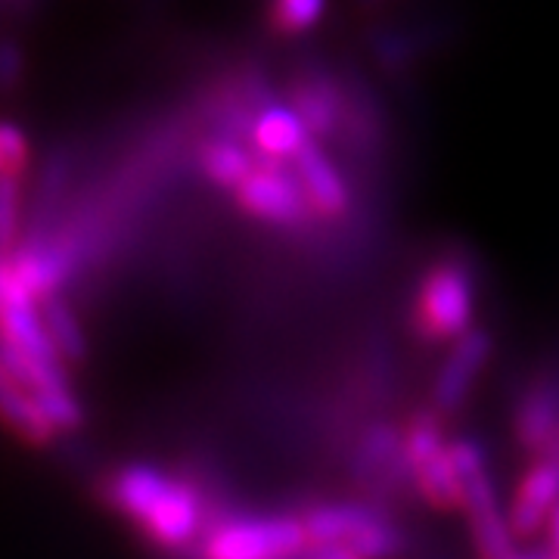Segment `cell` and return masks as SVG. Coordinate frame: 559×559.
<instances>
[{"label": "cell", "mask_w": 559, "mask_h": 559, "mask_svg": "<svg viewBox=\"0 0 559 559\" xmlns=\"http://www.w3.org/2000/svg\"><path fill=\"white\" fill-rule=\"evenodd\" d=\"M479 277L476 264L460 252H448L426 264L414 286L411 330L426 345H451L476 323Z\"/></svg>", "instance_id": "obj_1"}, {"label": "cell", "mask_w": 559, "mask_h": 559, "mask_svg": "<svg viewBox=\"0 0 559 559\" xmlns=\"http://www.w3.org/2000/svg\"><path fill=\"white\" fill-rule=\"evenodd\" d=\"M448 457L454 463L460 491H463V516L469 528V544L476 559H507L513 557L516 532L510 525V513L503 510L498 485L491 479L488 454L476 439H454L448 444Z\"/></svg>", "instance_id": "obj_2"}, {"label": "cell", "mask_w": 559, "mask_h": 559, "mask_svg": "<svg viewBox=\"0 0 559 559\" xmlns=\"http://www.w3.org/2000/svg\"><path fill=\"white\" fill-rule=\"evenodd\" d=\"M311 547L301 516L230 513L205 528L200 559H299Z\"/></svg>", "instance_id": "obj_3"}, {"label": "cell", "mask_w": 559, "mask_h": 559, "mask_svg": "<svg viewBox=\"0 0 559 559\" xmlns=\"http://www.w3.org/2000/svg\"><path fill=\"white\" fill-rule=\"evenodd\" d=\"M352 479L364 491V500L389 510V500L401 498L414 488V476L404 460L401 426L392 423H370L358 436L352 451Z\"/></svg>", "instance_id": "obj_4"}, {"label": "cell", "mask_w": 559, "mask_h": 559, "mask_svg": "<svg viewBox=\"0 0 559 559\" xmlns=\"http://www.w3.org/2000/svg\"><path fill=\"white\" fill-rule=\"evenodd\" d=\"M286 103L296 109L308 138L318 143L336 140L348 106L345 69L323 60L299 62L286 81Z\"/></svg>", "instance_id": "obj_5"}, {"label": "cell", "mask_w": 559, "mask_h": 559, "mask_svg": "<svg viewBox=\"0 0 559 559\" xmlns=\"http://www.w3.org/2000/svg\"><path fill=\"white\" fill-rule=\"evenodd\" d=\"M234 202L249 218L280 230H301L314 218L289 162H259V168L234 193Z\"/></svg>", "instance_id": "obj_6"}, {"label": "cell", "mask_w": 559, "mask_h": 559, "mask_svg": "<svg viewBox=\"0 0 559 559\" xmlns=\"http://www.w3.org/2000/svg\"><path fill=\"white\" fill-rule=\"evenodd\" d=\"M510 429L528 460L550 457L559 448V367H544L525 382L510 414Z\"/></svg>", "instance_id": "obj_7"}, {"label": "cell", "mask_w": 559, "mask_h": 559, "mask_svg": "<svg viewBox=\"0 0 559 559\" xmlns=\"http://www.w3.org/2000/svg\"><path fill=\"white\" fill-rule=\"evenodd\" d=\"M491 355H495V336L485 326H473L457 342H451L429 389V407L444 419L454 417L473 395Z\"/></svg>", "instance_id": "obj_8"}, {"label": "cell", "mask_w": 559, "mask_h": 559, "mask_svg": "<svg viewBox=\"0 0 559 559\" xmlns=\"http://www.w3.org/2000/svg\"><path fill=\"white\" fill-rule=\"evenodd\" d=\"M178 485L180 473H168V469H162L159 463H150V460H134V463L119 466L106 479L103 491H106V503L119 516L143 528L159 513L162 503L178 491Z\"/></svg>", "instance_id": "obj_9"}, {"label": "cell", "mask_w": 559, "mask_h": 559, "mask_svg": "<svg viewBox=\"0 0 559 559\" xmlns=\"http://www.w3.org/2000/svg\"><path fill=\"white\" fill-rule=\"evenodd\" d=\"M448 38H451V28L441 20L380 22L367 32V50L382 72L404 75Z\"/></svg>", "instance_id": "obj_10"}, {"label": "cell", "mask_w": 559, "mask_h": 559, "mask_svg": "<svg viewBox=\"0 0 559 559\" xmlns=\"http://www.w3.org/2000/svg\"><path fill=\"white\" fill-rule=\"evenodd\" d=\"M293 171L299 178L301 190H305V200L311 205L314 218L336 221L342 218L352 200H355V190H352V180L345 175L340 162L326 153V146L318 140H308L299 153L293 156Z\"/></svg>", "instance_id": "obj_11"}, {"label": "cell", "mask_w": 559, "mask_h": 559, "mask_svg": "<svg viewBox=\"0 0 559 559\" xmlns=\"http://www.w3.org/2000/svg\"><path fill=\"white\" fill-rule=\"evenodd\" d=\"M559 503V457H540L528 463L510 500V525L516 538H535L547 525Z\"/></svg>", "instance_id": "obj_12"}, {"label": "cell", "mask_w": 559, "mask_h": 559, "mask_svg": "<svg viewBox=\"0 0 559 559\" xmlns=\"http://www.w3.org/2000/svg\"><path fill=\"white\" fill-rule=\"evenodd\" d=\"M382 510L370 500H320L301 510V525L308 532L311 544H352L367 525L385 516Z\"/></svg>", "instance_id": "obj_13"}, {"label": "cell", "mask_w": 559, "mask_h": 559, "mask_svg": "<svg viewBox=\"0 0 559 559\" xmlns=\"http://www.w3.org/2000/svg\"><path fill=\"white\" fill-rule=\"evenodd\" d=\"M193 162L200 168V175L212 187H218L224 193H237L242 183L249 180V175L259 168V156L252 153L249 143L230 138H218L209 134L197 143L193 150Z\"/></svg>", "instance_id": "obj_14"}, {"label": "cell", "mask_w": 559, "mask_h": 559, "mask_svg": "<svg viewBox=\"0 0 559 559\" xmlns=\"http://www.w3.org/2000/svg\"><path fill=\"white\" fill-rule=\"evenodd\" d=\"M308 140L311 138H308L305 124L286 100L271 103L267 109H261L252 121V131H249V146L261 162H293V156Z\"/></svg>", "instance_id": "obj_15"}, {"label": "cell", "mask_w": 559, "mask_h": 559, "mask_svg": "<svg viewBox=\"0 0 559 559\" xmlns=\"http://www.w3.org/2000/svg\"><path fill=\"white\" fill-rule=\"evenodd\" d=\"M0 423L28 444H50L60 432L40 414L38 401L0 367Z\"/></svg>", "instance_id": "obj_16"}, {"label": "cell", "mask_w": 559, "mask_h": 559, "mask_svg": "<svg viewBox=\"0 0 559 559\" xmlns=\"http://www.w3.org/2000/svg\"><path fill=\"white\" fill-rule=\"evenodd\" d=\"M40 318H44L47 336L53 342V348L60 352L66 367H75V364L87 360V352H91L87 333H84L79 314L66 296H50V299L40 301Z\"/></svg>", "instance_id": "obj_17"}, {"label": "cell", "mask_w": 559, "mask_h": 559, "mask_svg": "<svg viewBox=\"0 0 559 559\" xmlns=\"http://www.w3.org/2000/svg\"><path fill=\"white\" fill-rule=\"evenodd\" d=\"M414 491L436 513H454L463 507V491H460L454 463L448 457V448L414 473Z\"/></svg>", "instance_id": "obj_18"}, {"label": "cell", "mask_w": 559, "mask_h": 559, "mask_svg": "<svg viewBox=\"0 0 559 559\" xmlns=\"http://www.w3.org/2000/svg\"><path fill=\"white\" fill-rule=\"evenodd\" d=\"M401 444H404L407 469L414 476L423 463H429L436 454H441L448 448V441H444V417L436 414L432 407L417 411L414 417L401 426Z\"/></svg>", "instance_id": "obj_19"}, {"label": "cell", "mask_w": 559, "mask_h": 559, "mask_svg": "<svg viewBox=\"0 0 559 559\" xmlns=\"http://www.w3.org/2000/svg\"><path fill=\"white\" fill-rule=\"evenodd\" d=\"M330 0H267V28L280 38L308 35L323 16Z\"/></svg>", "instance_id": "obj_20"}, {"label": "cell", "mask_w": 559, "mask_h": 559, "mask_svg": "<svg viewBox=\"0 0 559 559\" xmlns=\"http://www.w3.org/2000/svg\"><path fill=\"white\" fill-rule=\"evenodd\" d=\"M360 559H401L407 554V535L392 513H385L373 525H367L358 538L348 544Z\"/></svg>", "instance_id": "obj_21"}, {"label": "cell", "mask_w": 559, "mask_h": 559, "mask_svg": "<svg viewBox=\"0 0 559 559\" xmlns=\"http://www.w3.org/2000/svg\"><path fill=\"white\" fill-rule=\"evenodd\" d=\"M22 178H0V252L10 255L22 234Z\"/></svg>", "instance_id": "obj_22"}, {"label": "cell", "mask_w": 559, "mask_h": 559, "mask_svg": "<svg viewBox=\"0 0 559 559\" xmlns=\"http://www.w3.org/2000/svg\"><path fill=\"white\" fill-rule=\"evenodd\" d=\"M25 57L13 40H0V91H13L22 79Z\"/></svg>", "instance_id": "obj_23"}, {"label": "cell", "mask_w": 559, "mask_h": 559, "mask_svg": "<svg viewBox=\"0 0 559 559\" xmlns=\"http://www.w3.org/2000/svg\"><path fill=\"white\" fill-rule=\"evenodd\" d=\"M299 559H360L352 547L345 544H311Z\"/></svg>", "instance_id": "obj_24"}, {"label": "cell", "mask_w": 559, "mask_h": 559, "mask_svg": "<svg viewBox=\"0 0 559 559\" xmlns=\"http://www.w3.org/2000/svg\"><path fill=\"white\" fill-rule=\"evenodd\" d=\"M544 535H547V550L550 554H559V503H557V510L550 513V520H547V525H544Z\"/></svg>", "instance_id": "obj_25"}, {"label": "cell", "mask_w": 559, "mask_h": 559, "mask_svg": "<svg viewBox=\"0 0 559 559\" xmlns=\"http://www.w3.org/2000/svg\"><path fill=\"white\" fill-rule=\"evenodd\" d=\"M507 559H554V554L547 547H528V550H516L513 557Z\"/></svg>", "instance_id": "obj_26"}, {"label": "cell", "mask_w": 559, "mask_h": 559, "mask_svg": "<svg viewBox=\"0 0 559 559\" xmlns=\"http://www.w3.org/2000/svg\"><path fill=\"white\" fill-rule=\"evenodd\" d=\"M355 3H358L364 13H377V10H382L389 0H355Z\"/></svg>", "instance_id": "obj_27"}, {"label": "cell", "mask_w": 559, "mask_h": 559, "mask_svg": "<svg viewBox=\"0 0 559 559\" xmlns=\"http://www.w3.org/2000/svg\"><path fill=\"white\" fill-rule=\"evenodd\" d=\"M0 178H16V175L10 171V165H7V156H3V150H0Z\"/></svg>", "instance_id": "obj_28"}, {"label": "cell", "mask_w": 559, "mask_h": 559, "mask_svg": "<svg viewBox=\"0 0 559 559\" xmlns=\"http://www.w3.org/2000/svg\"><path fill=\"white\" fill-rule=\"evenodd\" d=\"M550 457H559V448H557V451H554V454H550Z\"/></svg>", "instance_id": "obj_29"}, {"label": "cell", "mask_w": 559, "mask_h": 559, "mask_svg": "<svg viewBox=\"0 0 559 559\" xmlns=\"http://www.w3.org/2000/svg\"><path fill=\"white\" fill-rule=\"evenodd\" d=\"M554 559H559V554H554Z\"/></svg>", "instance_id": "obj_30"}]
</instances>
